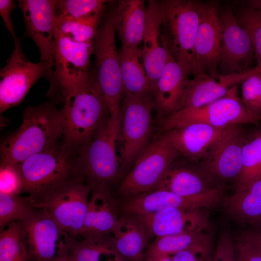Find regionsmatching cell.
<instances>
[{"instance_id":"1","label":"cell","mask_w":261,"mask_h":261,"mask_svg":"<svg viewBox=\"0 0 261 261\" xmlns=\"http://www.w3.org/2000/svg\"><path fill=\"white\" fill-rule=\"evenodd\" d=\"M61 143L75 155L90 143L110 117L108 106L93 69L85 84L63 100Z\"/></svg>"},{"instance_id":"2","label":"cell","mask_w":261,"mask_h":261,"mask_svg":"<svg viewBox=\"0 0 261 261\" xmlns=\"http://www.w3.org/2000/svg\"><path fill=\"white\" fill-rule=\"evenodd\" d=\"M20 127L0 146V162L19 165L29 157L61 141V110L52 101L24 110Z\"/></svg>"},{"instance_id":"3","label":"cell","mask_w":261,"mask_h":261,"mask_svg":"<svg viewBox=\"0 0 261 261\" xmlns=\"http://www.w3.org/2000/svg\"><path fill=\"white\" fill-rule=\"evenodd\" d=\"M158 2L161 38L166 48L189 75L195 76L204 73L194 50L200 1L163 0Z\"/></svg>"},{"instance_id":"4","label":"cell","mask_w":261,"mask_h":261,"mask_svg":"<svg viewBox=\"0 0 261 261\" xmlns=\"http://www.w3.org/2000/svg\"><path fill=\"white\" fill-rule=\"evenodd\" d=\"M119 123L111 117L99 129L88 145L76 155L74 178L90 186L110 188L121 174L116 143Z\"/></svg>"},{"instance_id":"5","label":"cell","mask_w":261,"mask_h":261,"mask_svg":"<svg viewBox=\"0 0 261 261\" xmlns=\"http://www.w3.org/2000/svg\"><path fill=\"white\" fill-rule=\"evenodd\" d=\"M76 155L60 142L27 158L19 165L23 179L22 193L35 202L74 179Z\"/></svg>"},{"instance_id":"6","label":"cell","mask_w":261,"mask_h":261,"mask_svg":"<svg viewBox=\"0 0 261 261\" xmlns=\"http://www.w3.org/2000/svg\"><path fill=\"white\" fill-rule=\"evenodd\" d=\"M116 33L110 11L103 16L92 41L93 54L95 58L93 70L108 106L110 117L119 123L120 109L124 96Z\"/></svg>"},{"instance_id":"7","label":"cell","mask_w":261,"mask_h":261,"mask_svg":"<svg viewBox=\"0 0 261 261\" xmlns=\"http://www.w3.org/2000/svg\"><path fill=\"white\" fill-rule=\"evenodd\" d=\"M155 109L153 93L125 95L119 114V136L121 171L134 164L137 157L151 142L154 130L152 112Z\"/></svg>"},{"instance_id":"8","label":"cell","mask_w":261,"mask_h":261,"mask_svg":"<svg viewBox=\"0 0 261 261\" xmlns=\"http://www.w3.org/2000/svg\"><path fill=\"white\" fill-rule=\"evenodd\" d=\"M92 42L76 43L64 36L56 26L53 65L47 76L52 89L57 90L63 100L88 80Z\"/></svg>"},{"instance_id":"9","label":"cell","mask_w":261,"mask_h":261,"mask_svg":"<svg viewBox=\"0 0 261 261\" xmlns=\"http://www.w3.org/2000/svg\"><path fill=\"white\" fill-rule=\"evenodd\" d=\"M180 156L166 133L158 135L141 153L118 188L124 199L152 191Z\"/></svg>"},{"instance_id":"10","label":"cell","mask_w":261,"mask_h":261,"mask_svg":"<svg viewBox=\"0 0 261 261\" xmlns=\"http://www.w3.org/2000/svg\"><path fill=\"white\" fill-rule=\"evenodd\" d=\"M238 85L232 87L223 97L204 105L178 110L163 118L161 132L181 126L200 123L218 128L256 124L259 120L246 111L238 93Z\"/></svg>"},{"instance_id":"11","label":"cell","mask_w":261,"mask_h":261,"mask_svg":"<svg viewBox=\"0 0 261 261\" xmlns=\"http://www.w3.org/2000/svg\"><path fill=\"white\" fill-rule=\"evenodd\" d=\"M14 48L0 70V112L22 102L26 95L41 78L47 76L53 64L30 61L24 53L19 38L14 41Z\"/></svg>"},{"instance_id":"12","label":"cell","mask_w":261,"mask_h":261,"mask_svg":"<svg viewBox=\"0 0 261 261\" xmlns=\"http://www.w3.org/2000/svg\"><path fill=\"white\" fill-rule=\"evenodd\" d=\"M92 188L75 178L35 202L45 210L63 232L73 238L80 236Z\"/></svg>"},{"instance_id":"13","label":"cell","mask_w":261,"mask_h":261,"mask_svg":"<svg viewBox=\"0 0 261 261\" xmlns=\"http://www.w3.org/2000/svg\"><path fill=\"white\" fill-rule=\"evenodd\" d=\"M20 222L32 261H56L68 250L67 233L45 210L35 207Z\"/></svg>"},{"instance_id":"14","label":"cell","mask_w":261,"mask_h":261,"mask_svg":"<svg viewBox=\"0 0 261 261\" xmlns=\"http://www.w3.org/2000/svg\"><path fill=\"white\" fill-rule=\"evenodd\" d=\"M223 192L218 187L198 195L184 196L173 192L155 190L124 199L121 204L123 214L143 215L169 208L185 210L209 209L219 204Z\"/></svg>"},{"instance_id":"15","label":"cell","mask_w":261,"mask_h":261,"mask_svg":"<svg viewBox=\"0 0 261 261\" xmlns=\"http://www.w3.org/2000/svg\"><path fill=\"white\" fill-rule=\"evenodd\" d=\"M221 29L220 74L242 73L252 63L254 50L251 39L229 6L219 13Z\"/></svg>"},{"instance_id":"16","label":"cell","mask_w":261,"mask_h":261,"mask_svg":"<svg viewBox=\"0 0 261 261\" xmlns=\"http://www.w3.org/2000/svg\"><path fill=\"white\" fill-rule=\"evenodd\" d=\"M25 24L24 36L32 39L40 53V61L53 64L57 0H18Z\"/></svg>"},{"instance_id":"17","label":"cell","mask_w":261,"mask_h":261,"mask_svg":"<svg viewBox=\"0 0 261 261\" xmlns=\"http://www.w3.org/2000/svg\"><path fill=\"white\" fill-rule=\"evenodd\" d=\"M246 140L242 131L235 126L217 142L201 160L206 177L220 182L236 181L242 171Z\"/></svg>"},{"instance_id":"18","label":"cell","mask_w":261,"mask_h":261,"mask_svg":"<svg viewBox=\"0 0 261 261\" xmlns=\"http://www.w3.org/2000/svg\"><path fill=\"white\" fill-rule=\"evenodd\" d=\"M194 50L197 61L205 73H219L221 29L219 12L215 2H200Z\"/></svg>"},{"instance_id":"19","label":"cell","mask_w":261,"mask_h":261,"mask_svg":"<svg viewBox=\"0 0 261 261\" xmlns=\"http://www.w3.org/2000/svg\"><path fill=\"white\" fill-rule=\"evenodd\" d=\"M133 216L144 225L150 238L207 231L210 225L203 209L173 208L150 214Z\"/></svg>"},{"instance_id":"20","label":"cell","mask_w":261,"mask_h":261,"mask_svg":"<svg viewBox=\"0 0 261 261\" xmlns=\"http://www.w3.org/2000/svg\"><path fill=\"white\" fill-rule=\"evenodd\" d=\"M234 127L218 128L194 123L164 132L180 156L188 160L198 161L202 160L210 149Z\"/></svg>"},{"instance_id":"21","label":"cell","mask_w":261,"mask_h":261,"mask_svg":"<svg viewBox=\"0 0 261 261\" xmlns=\"http://www.w3.org/2000/svg\"><path fill=\"white\" fill-rule=\"evenodd\" d=\"M250 69L242 73L208 74L203 73L193 76L191 79L188 78L185 85L179 110L199 107L223 97L232 87L244 81L249 73Z\"/></svg>"},{"instance_id":"22","label":"cell","mask_w":261,"mask_h":261,"mask_svg":"<svg viewBox=\"0 0 261 261\" xmlns=\"http://www.w3.org/2000/svg\"><path fill=\"white\" fill-rule=\"evenodd\" d=\"M161 17L158 0H149L142 42V59L147 75L154 89L163 70L168 51L161 35Z\"/></svg>"},{"instance_id":"23","label":"cell","mask_w":261,"mask_h":261,"mask_svg":"<svg viewBox=\"0 0 261 261\" xmlns=\"http://www.w3.org/2000/svg\"><path fill=\"white\" fill-rule=\"evenodd\" d=\"M118 204L110 188L101 187L92 189L80 235L82 238L111 235L120 215Z\"/></svg>"},{"instance_id":"24","label":"cell","mask_w":261,"mask_h":261,"mask_svg":"<svg viewBox=\"0 0 261 261\" xmlns=\"http://www.w3.org/2000/svg\"><path fill=\"white\" fill-rule=\"evenodd\" d=\"M189 75L168 51L166 65L155 86V109L164 118L179 109Z\"/></svg>"},{"instance_id":"25","label":"cell","mask_w":261,"mask_h":261,"mask_svg":"<svg viewBox=\"0 0 261 261\" xmlns=\"http://www.w3.org/2000/svg\"><path fill=\"white\" fill-rule=\"evenodd\" d=\"M117 251L128 261H144L149 234L134 216L120 215L111 233Z\"/></svg>"},{"instance_id":"26","label":"cell","mask_w":261,"mask_h":261,"mask_svg":"<svg viewBox=\"0 0 261 261\" xmlns=\"http://www.w3.org/2000/svg\"><path fill=\"white\" fill-rule=\"evenodd\" d=\"M122 46L137 48L142 42L147 6L143 0H121L111 11Z\"/></svg>"},{"instance_id":"27","label":"cell","mask_w":261,"mask_h":261,"mask_svg":"<svg viewBox=\"0 0 261 261\" xmlns=\"http://www.w3.org/2000/svg\"><path fill=\"white\" fill-rule=\"evenodd\" d=\"M226 211L239 223L261 228V175L245 188L235 190Z\"/></svg>"},{"instance_id":"28","label":"cell","mask_w":261,"mask_h":261,"mask_svg":"<svg viewBox=\"0 0 261 261\" xmlns=\"http://www.w3.org/2000/svg\"><path fill=\"white\" fill-rule=\"evenodd\" d=\"M118 55L123 96L154 93V87L140 61L142 49L121 46Z\"/></svg>"},{"instance_id":"29","label":"cell","mask_w":261,"mask_h":261,"mask_svg":"<svg viewBox=\"0 0 261 261\" xmlns=\"http://www.w3.org/2000/svg\"><path fill=\"white\" fill-rule=\"evenodd\" d=\"M215 187L209 185L199 173L189 168L175 167L173 164L152 191L164 190L182 196H192L206 193Z\"/></svg>"},{"instance_id":"30","label":"cell","mask_w":261,"mask_h":261,"mask_svg":"<svg viewBox=\"0 0 261 261\" xmlns=\"http://www.w3.org/2000/svg\"><path fill=\"white\" fill-rule=\"evenodd\" d=\"M188 249L214 251L212 239L207 231L195 232L156 238L149 245L145 259L155 256H169Z\"/></svg>"},{"instance_id":"31","label":"cell","mask_w":261,"mask_h":261,"mask_svg":"<svg viewBox=\"0 0 261 261\" xmlns=\"http://www.w3.org/2000/svg\"><path fill=\"white\" fill-rule=\"evenodd\" d=\"M66 240L75 261H127L116 250L111 235L79 240L67 234Z\"/></svg>"},{"instance_id":"32","label":"cell","mask_w":261,"mask_h":261,"mask_svg":"<svg viewBox=\"0 0 261 261\" xmlns=\"http://www.w3.org/2000/svg\"><path fill=\"white\" fill-rule=\"evenodd\" d=\"M106 8L80 18L56 16V26L64 36L74 42H92Z\"/></svg>"},{"instance_id":"33","label":"cell","mask_w":261,"mask_h":261,"mask_svg":"<svg viewBox=\"0 0 261 261\" xmlns=\"http://www.w3.org/2000/svg\"><path fill=\"white\" fill-rule=\"evenodd\" d=\"M261 175V130L246 140L242 148V168L235 190L242 189Z\"/></svg>"},{"instance_id":"34","label":"cell","mask_w":261,"mask_h":261,"mask_svg":"<svg viewBox=\"0 0 261 261\" xmlns=\"http://www.w3.org/2000/svg\"><path fill=\"white\" fill-rule=\"evenodd\" d=\"M29 252L20 221L13 222L1 231L0 261H29Z\"/></svg>"},{"instance_id":"35","label":"cell","mask_w":261,"mask_h":261,"mask_svg":"<svg viewBox=\"0 0 261 261\" xmlns=\"http://www.w3.org/2000/svg\"><path fill=\"white\" fill-rule=\"evenodd\" d=\"M30 196L0 193V228L3 230L13 222L22 220L35 207Z\"/></svg>"},{"instance_id":"36","label":"cell","mask_w":261,"mask_h":261,"mask_svg":"<svg viewBox=\"0 0 261 261\" xmlns=\"http://www.w3.org/2000/svg\"><path fill=\"white\" fill-rule=\"evenodd\" d=\"M250 69L242 83L241 101L248 113L259 120L261 118V61Z\"/></svg>"},{"instance_id":"37","label":"cell","mask_w":261,"mask_h":261,"mask_svg":"<svg viewBox=\"0 0 261 261\" xmlns=\"http://www.w3.org/2000/svg\"><path fill=\"white\" fill-rule=\"evenodd\" d=\"M234 14L251 39L257 60L261 61V11L246 5Z\"/></svg>"},{"instance_id":"38","label":"cell","mask_w":261,"mask_h":261,"mask_svg":"<svg viewBox=\"0 0 261 261\" xmlns=\"http://www.w3.org/2000/svg\"><path fill=\"white\" fill-rule=\"evenodd\" d=\"M104 0H57L56 16L80 18L96 13L107 6Z\"/></svg>"},{"instance_id":"39","label":"cell","mask_w":261,"mask_h":261,"mask_svg":"<svg viewBox=\"0 0 261 261\" xmlns=\"http://www.w3.org/2000/svg\"><path fill=\"white\" fill-rule=\"evenodd\" d=\"M23 179L19 166L0 162V193L16 195L22 193Z\"/></svg>"},{"instance_id":"40","label":"cell","mask_w":261,"mask_h":261,"mask_svg":"<svg viewBox=\"0 0 261 261\" xmlns=\"http://www.w3.org/2000/svg\"><path fill=\"white\" fill-rule=\"evenodd\" d=\"M211 261H236L234 238L228 230L220 232Z\"/></svg>"},{"instance_id":"41","label":"cell","mask_w":261,"mask_h":261,"mask_svg":"<svg viewBox=\"0 0 261 261\" xmlns=\"http://www.w3.org/2000/svg\"><path fill=\"white\" fill-rule=\"evenodd\" d=\"M234 241L236 261H261V253L242 232Z\"/></svg>"},{"instance_id":"42","label":"cell","mask_w":261,"mask_h":261,"mask_svg":"<svg viewBox=\"0 0 261 261\" xmlns=\"http://www.w3.org/2000/svg\"><path fill=\"white\" fill-rule=\"evenodd\" d=\"M214 251L188 249L172 256L173 261H211Z\"/></svg>"},{"instance_id":"43","label":"cell","mask_w":261,"mask_h":261,"mask_svg":"<svg viewBox=\"0 0 261 261\" xmlns=\"http://www.w3.org/2000/svg\"><path fill=\"white\" fill-rule=\"evenodd\" d=\"M17 5L13 0H0V15L5 25V27L12 36L14 41L18 38L15 34L11 19V12Z\"/></svg>"},{"instance_id":"44","label":"cell","mask_w":261,"mask_h":261,"mask_svg":"<svg viewBox=\"0 0 261 261\" xmlns=\"http://www.w3.org/2000/svg\"><path fill=\"white\" fill-rule=\"evenodd\" d=\"M242 232L261 254V228H253Z\"/></svg>"},{"instance_id":"45","label":"cell","mask_w":261,"mask_h":261,"mask_svg":"<svg viewBox=\"0 0 261 261\" xmlns=\"http://www.w3.org/2000/svg\"><path fill=\"white\" fill-rule=\"evenodd\" d=\"M145 261H173L172 256H155L148 257L145 259Z\"/></svg>"},{"instance_id":"46","label":"cell","mask_w":261,"mask_h":261,"mask_svg":"<svg viewBox=\"0 0 261 261\" xmlns=\"http://www.w3.org/2000/svg\"><path fill=\"white\" fill-rule=\"evenodd\" d=\"M56 261H75L69 250L60 255Z\"/></svg>"},{"instance_id":"47","label":"cell","mask_w":261,"mask_h":261,"mask_svg":"<svg viewBox=\"0 0 261 261\" xmlns=\"http://www.w3.org/2000/svg\"><path fill=\"white\" fill-rule=\"evenodd\" d=\"M246 5L261 11V0H249L246 1Z\"/></svg>"}]
</instances>
